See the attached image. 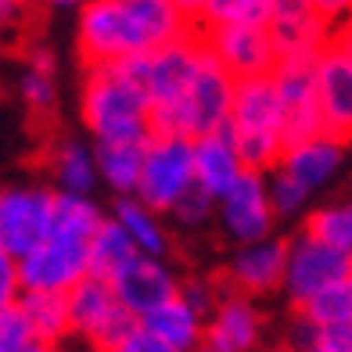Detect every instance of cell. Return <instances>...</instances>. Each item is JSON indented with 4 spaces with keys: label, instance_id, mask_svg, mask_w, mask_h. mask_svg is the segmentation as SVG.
I'll list each match as a JSON object with an SVG mask.
<instances>
[{
    "label": "cell",
    "instance_id": "6da1fadb",
    "mask_svg": "<svg viewBox=\"0 0 352 352\" xmlns=\"http://www.w3.org/2000/svg\"><path fill=\"white\" fill-rule=\"evenodd\" d=\"M79 111L94 144H148L155 137L151 98L122 65L87 69Z\"/></svg>",
    "mask_w": 352,
    "mask_h": 352
},
{
    "label": "cell",
    "instance_id": "7a4b0ae2",
    "mask_svg": "<svg viewBox=\"0 0 352 352\" xmlns=\"http://www.w3.org/2000/svg\"><path fill=\"white\" fill-rule=\"evenodd\" d=\"M234 90L237 79L219 65L205 47V58L190 79L187 94L180 98V104L169 111H155L151 116V130L155 133H176V137H209L223 126H230V111H234Z\"/></svg>",
    "mask_w": 352,
    "mask_h": 352
},
{
    "label": "cell",
    "instance_id": "3957f363",
    "mask_svg": "<svg viewBox=\"0 0 352 352\" xmlns=\"http://www.w3.org/2000/svg\"><path fill=\"white\" fill-rule=\"evenodd\" d=\"M76 51L83 69H101L148 54L151 43L126 0H87L76 19Z\"/></svg>",
    "mask_w": 352,
    "mask_h": 352
},
{
    "label": "cell",
    "instance_id": "277c9868",
    "mask_svg": "<svg viewBox=\"0 0 352 352\" xmlns=\"http://www.w3.org/2000/svg\"><path fill=\"white\" fill-rule=\"evenodd\" d=\"M65 298H69V316H72V338H79L90 352H111L140 324L137 316H130L119 306L111 280L87 274Z\"/></svg>",
    "mask_w": 352,
    "mask_h": 352
},
{
    "label": "cell",
    "instance_id": "5b68a950",
    "mask_svg": "<svg viewBox=\"0 0 352 352\" xmlns=\"http://www.w3.org/2000/svg\"><path fill=\"white\" fill-rule=\"evenodd\" d=\"M195 184V140L176 133H155L144 158V176L137 187V201H144L155 216H169L176 198Z\"/></svg>",
    "mask_w": 352,
    "mask_h": 352
},
{
    "label": "cell",
    "instance_id": "8992f818",
    "mask_svg": "<svg viewBox=\"0 0 352 352\" xmlns=\"http://www.w3.org/2000/svg\"><path fill=\"white\" fill-rule=\"evenodd\" d=\"M349 277H352V259L342 255L338 248L316 241L306 230L287 237V270H284L280 292H284L292 309H302L309 298H316L324 292V287L349 280Z\"/></svg>",
    "mask_w": 352,
    "mask_h": 352
},
{
    "label": "cell",
    "instance_id": "52a82bcc",
    "mask_svg": "<svg viewBox=\"0 0 352 352\" xmlns=\"http://www.w3.org/2000/svg\"><path fill=\"white\" fill-rule=\"evenodd\" d=\"M54 187H0V248L14 259H25L51 234Z\"/></svg>",
    "mask_w": 352,
    "mask_h": 352
},
{
    "label": "cell",
    "instance_id": "ba28073f",
    "mask_svg": "<svg viewBox=\"0 0 352 352\" xmlns=\"http://www.w3.org/2000/svg\"><path fill=\"white\" fill-rule=\"evenodd\" d=\"M274 83L284 104V148L324 137L316 101V58H284L274 69Z\"/></svg>",
    "mask_w": 352,
    "mask_h": 352
},
{
    "label": "cell",
    "instance_id": "9c48e42d",
    "mask_svg": "<svg viewBox=\"0 0 352 352\" xmlns=\"http://www.w3.org/2000/svg\"><path fill=\"white\" fill-rule=\"evenodd\" d=\"M90 274V245L47 234V241L19 259L22 292H54L69 295Z\"/></svg>",
    "mask_w": 352,
    "mask_h": 352
},
{
    "label": "cell",
    "instance_id": "30bf717a",
    "mask_svg": "<svg viewBox=\"0 0 352 352\" xmlns=\"http://www.w3.org/2000/svg\"><path fill=\"white\" fill-rule=\"evenodd\" d=\"M209 54L227 69L237 83L241 79H255V76H274L277 69V47L270 29L263 25H245V22H234V25H216V29H205L201 33Z\"/></svg>",
    "mask_w": 352,
    "mask_h": 352
},
{
    "label": "cell",
    "instance_id": "8fae6325",
    "mask_svg": "<svg viewBox=\"0 0 352 352\" xmlns=\"http://www.w3.org/2000/svg\"><path fill=\"white\" fill-rule=\"evenodd\" d=\"M216 219L223 223L227 237H234L237 245H255L274 237V201H270V187H266V173H252L245 169V176L237 180L227 195L219 198V212Z\"/></svg>",
    "mask_w": 352,
    "mask_h": 352
},
{
    "label": "cell",
    "instance_id": "7c38bea8",
    "mask_svg": "<svg viewBox=\"0 0 352 352\" xmlns=\"http://www.w3.org/2000/svg\"><path fill=\"white\" fill-rule=\"evenodd\" d=\"M205 58V40L195 29L190 36L166 43L158 51L148 54V98H151V116L155 111H169L180 104V98L187 94L190 79H195L198 65Z\"/></svg>",
    "mask_w": 352,
    "mask_h": 352
},
{
    "label": "cell",
    "instance_id": "4fadbf2b",
    "mask_svg": "<svg viewBox=\"0 0 352 352\" xmlns=\"http://www.w3.org/2000/svg\"><path fill=\"white\" fill-rule=\"evenodd\" d=\"M111 287H116V298L119 306L144 320L151 316L155 309H162L166 302L180 298V287L184 277L166 263V259H155V255H137V259L122 270V274L111 277Z\"/></svg>",
    "mask_w": 352,
    "mask_h": 352
},
{
    "label": "cell",
    "instance_id": "5bb4252c",
    "mask_svg": "<svg viewBox=\"0 0 352 352\" xmlns=\"http://www.w3.org/2000/svg\"><path fill=\"white\" fill-rule=\"evenodd\" d=\"M284 270H287V237H266V241L237 248L219 280L227 292L263 298L284 287Z\"/></svg>",
    "mask_w": 352,
    "mask_h": 352
},
{
    "label": "cell",
    "instance_id": "9a60e30c",
    "mask_svg": "<svg viewBox=\"0 0 352 352\" xmlns=\"http://www.w3.org/2000/svg\"><path fill=\"white\" fill-rule=\"evenodd\" d=\"M316 101L324 133L338 144L352 140V58L327 43L316 58Z\"/></svg>",
    "mask_w": 352,
    "mask_h": 352
},
{
    "label": "cell",
    "instance_id": "2e32d148",
    "mask_svg": "<svg viewBox=\"0 0 352 352\" xmlns=\"http://www.w3.org/2000/svg\"><path fill=\"white\" fill-rule=\"evenodd\" d=\"M266 334V320L255 298L223 292L216 313L205 324V345L212 352H259Z\"/></svg>",
    "mask_w": 352,
    "mask_h": 352
},
{
    "label": "cell",
    "instance_id": "e0dca14e",
    "mask_svg": "<svg viewBox=\"0 0 352 352\" xmlns=\"http://www.w3.org/2000/svg\"><path fill=\"white\" fill-rule=\"evenodd\" d=\"M270 36H274L277 58H320L331 43V25L313 11L309 0H274L270 14Z\"/></svg>",
    "mask_w": 352,
    "mask_h": 352
},
{
    "label": "cell",
    "instance_id": "ac0fdd59",
    "mask_svg": "<svg viewBox=\"0 0 352 352\" xmlns=\"http://www.w3.org/2000/svg\"><path fill=\"white\" fill-rule=\"evenodd\" d=\"M245 176V158L237 151V137L230 126L195 140V184H201L219 201Z\"/></svg>",
    "mask_w": 352,
    "mask_h": 352
},
{
    "label": "cell",
    "instance_id": "d6986e66",
    "mask_svg": "<svg viewBox=\"0 0 352 352\" xmlns=\"http://www.w3.org/2000/svg\"><path fill=\"white\" fill-rule=\"evenodd\" d=\"M342 158H345V144L331 140L324 133V137H313V140H302L295 148H287L277 169L287 173L295 184H302L313 195V190H320L334 173H338Z\"/></svg>",
    "mask_w": 352,
    "mask_h": 352
},
{
    "label": "cell",
    "instance_id": "ffe728a7",
    "mask_svg": "<svg viewBox=\"0 0 352 352\" xmlns=\"http://www.w3.org/2000/svg\"><path fill=\"white\" fill-rule=\"evenodd\" d=\"M47 173H51V184H54L58 195H90V190L101 184L94 148H87V144H79V140L54 144L51 158H47Z\"/></svg>",
    "mask_w": 352,
    "mask_h": 352
},
{
    "label": "cell",
    "instance_id": "44dd1931",
    "mask_svg": "<svg viewBox=\"0 0 352 352\" xmlns=\"http://www.w3.org/2000/svg\"><path fill=\"white\" fill-rule=\"evenodd\" d=\"M151 144V140H148ZM148 144H94L101 184L116 190V198H137Z\"/></svg>",
    "mask_w": 352,
    "mask_h": 352
},
{
    "label": "cell",
    "instance_id": "7402d4cb",
    "mask_svg": "<svg viewBox=\"0 0 352 352\" xmlns=\"http://www.w3.org/2000/svg\"><path fill=\"white\" fill-rule=\"evenodd\" d=\"M19 306L33 327L36 342L47 349H58L72 338V316H69V298L54 292H22Z\"/></svg>",
    "mask_w": 352,
    "mask_h": 352
},
{
    "label": "cell",
    "instance_id": "603a6c76",
    "mask_svg": "<svg viewBox=\"0 0 352 352\" xmlns=\"http://www.w3.org/2000/svg\"><path fill=\"white\" fill-rule=\"evenodd\" d=\"M140 324L148 327L151 334H158V338H162L169 349H176V352H198L205 345V320L190 309L184 298L166 302L162 309L144 316Z\"/></svg>",
    "mask_w": 352,
    "mask_h": 352
},
{
    "label": "cell",
    "instance_id": "cb8c5ba5",
    "mask_svg": "<svg viewBox=\"0 0 352 352\" xmlns=\"http://www.w3.org/2000/svg\"><path fill=\"white\" fill-rule=\"evenodd\" d=\"M111 216L122 223V230L130 234V241L137 245L140 255H155V259H166V255H169V234L162 227V216H155L144 201H137V198H116Z\"/></svg>",
    "mask_w": 352,
    "mask_h": 352
},
{
    "label": "cell",
    "instance_id": "d4e9b609",
    "mask_svg": "<svg viewBox=\"0 0 352 352\" xmlns=\"http://www.w3.org/2000/svg\"><path fill=\"white\" fill-rule=\"evenodd\" d=\"M137 245L130 241V234L122 230V223L108 212V219L101 223V230L90 237V277L111 280L116 274H122L126 266L137 259Z\"/></svg>",
    "mask_w": 352,
    "mask_h": 352
},
{
    "label": "cell",
    "instance_id": "484cf974",
    "mask_svg": "<svg viewBox=\"0 0 352 352\" xmlns=\"http://www.w3.org/2000/svg\"><path fill=\"white\" fill-rule=\"evenodd\" d=\"M104 219H108V212L90 195H58L54 190V219H51L54 237H69V241L90 245V237L101 230Z\"/></svg>",
    "mask_w": 352,
    "mask_h": 352
},
{
    "label": "cell",
    "instance_id": "4316f807",
    "mask_svg": "<svg viewBox=\"0 0 352 352\" xmlns=\"http://www.w3.org/2000/svg\"><path fill=\"white\" fill-rule=\"evenodd\" d=\"M302 230L313 234L316 241L338 248L342 255H349V259H352V201L324 205V209L306 212V219H302Z\"/></svg>",
    "mask_w": 352,
    "mask_h": 352
},
{
    "label": "cell",
    "instance_id": "83f0119b",
    "mask_svg": "<svg viewBox=\"0 0 352 352\" xmlns=\"http://www.w3.org/2000/svg\"><path fill=\"white\" fill-rule=\"evenodd\" d=\"M270 14H274V0H205L198 33L216 25H234V22L270 29Z\"/></svg>",
    "mask_w": 352,
    "mask_h": 352
},
{
    "label": "cell",
    "instance_id": "f1b7e54d",
    "mask_svg": "<svg viewBox=\"0 0 352 352\" xmlns=\"http://www.w3.org/2000/svg\"><path fill=\"white\" fill-rule=\"evenodd\" d=\"M298 313H306L316 327H331V324L352 320V277L324 287V292H320L316 298H309Z\"/></svg>",
    "mask_w": 352,
    "mask_h": 352
},
{
    "label": "cell",
    "instance_id": "f546056e",
    "mask_svg": "<svg viewBox=\"0 0 352 352\" xmlns=\"http://www.w3.org/2000/svg\"><path fill=\"white\" fill-rule=\"evenodd\" d=\"M216 212H219V201L201 184H190L184 195L176 198L169 219L180 223V227H187V230H195V227H205L209 219H216Z\"/></svg>",
    "mask_w": 352,
    "mask_h": 352
},
{
    "label": "cell",
    "instance_id": "4dcf8cb0",
    "mask_svg": "<svg viewBox=\"0 0 352 352\" xmlns=\"http://www.w3.org/2000/svg\"><path fill=\"white\" fill-rule=\"evenodd\" d=\"M19 94H22V101L29 104V111H33V116H51L54 104H58L54 72H43V69L25 65V72H22V79H19Z\"/></svg>",
    "mask_w": 352,
    "mask_h": 352
},
{
    "label": "cell",
    "instance_id": "1f68e13d",
    "mask_svg": "<svg viewBox=\"0 0 352 352\" xmlns=\"http://www.w3.org/2000/svg\"><path fill=\"white\" fill-rule=\"evenodd\" d=\"M266 187H270V201H274V212H277V219L284 216V219H292V216H302L306 212V205H309V190L302 187V184H295L287 173H280V169H274V173H266Z\"/></svg>",
    "mask_w": 352,
    "mask_h": 352
},
{
    "label": "cell",
    "instance_id": "d6a6232c",
    "mask_svg": "<svg viewBox=\"0 0 352 352\" xmlns=\"http://www.w3.org/2000/svg\"><path fill=\"white\" fill-rule=\"evenodd\" d=\"M223 280H219V274L216 277H184V287H180V298L187 302L190 309H195L205 324H209V316L216 313V306H219V298H223Z\"/></svg>",
    "mask_w": 352,
    "mask_h": 352
},
{
    "label": "cell",
    "instance_id": "836d02e7",
    "mask_svg": "<svg viewBox=\"0 0 352 352\" xmlns=\"http://www.w3.org/2000/svg\"><path fill=\"white\" fill-rule=\"evenodd\" d=\"M33 342H36V334L29 327V320H25L19 302L8 309H0V352H22Z\"/></svg>",
    "mask_w": 352,
    "mask_h": 352
},
{
    "label": "cell",
    "instance_id": "e575fe53",
    "mask_svg": "<svg viewBox=\"0 0 352 352\" xmlns=\"http://www.w3.org/2000/svg\"><path fill=\"white\" fill-rule=\"evenodd\" d=\"M284 345H292L295 352H313L320 345V327L306 313L292 309V320H287V331H284Z\"/></svg>",
    "mask_w": 352,
    "mask_h": 352
},
{
    "label": "cell",
    "instance_id": "d590c367",
    "mask_svg": "<svg viewBox=\"0 0 352 352\" xmlns=\"http://www.w3.org/2000/svg\"><path fill=\"white\" fill-rule=\"evenodd\" d=\"M22 298V277H19V259L0 248V309L14 306Z\"/></svg>",
    "mask_w": 352,
    "mask_h": 352
},
{
    "label": "cell",
    "instance_id": "8d00e7d4",
    "mask_svg": "<svg viewBox=\"0 0 352 352\" xmlns=\"http://www.w3.org/2000/svg\"><path fill=\"white\" fill-rule=\"evenodd\" d=\"M111 352H176V349H169L162 338H158V334H151L144 324H137L130 334H126V338L111 349Z\"/></svg>",
    "mask_w": 352,
    "mask_h": 352
},
{
    "label": "cell",
    "instance_id": "74e56055",
    "mask_svg": "<svg viewBox=\"0 0 352 352\" xmlns=\"http://www.w3.org/2000/svg\"><path fill=\"white\" fill-rule=\"evenodd\" d=\"M316 349H324V352H352V320L320 327V345Z\"/></svg>",
    "mask_w": 352,
    "mask_h": 352
},
{
    "label": "cell",
    "instance_id": "f35d334b",
    "mask_svg": "<svg viewBox=\"0 0 352 352\" xmlns=\"http://www.w3.org/2000/svg\"><path fill=\"white\" fill-rule=\"evenodd\" d=\"M309 4H313V11L320 14V19L331 25V33L352 19V0H309Z\"/></svg>",
    "mask_w": 352,
    "mask_h": 352
},
{
    "label": "cell",
    "instance_id": "ab89813d",
    "mask_svg": "<svg viewBox=\"0 0 352 352\" xmlns=\"http://www.w3.org/2000/svg\"><path fill=\"white\" fill-rule=\"evenodd\" d=\"M29 4H33V0H0V33L19 29L29 14Z\"/></svg>",
    "mask_w": 352,
    "mask_h": 352
},
{
    "label": "cell",
    "instance_id": "60d3db41",
    "mask_svg": "<svg viewBox=\"0 0 352 352\" xmlns=\"http://www.w3.org/2000/svg\"><path fill=\"white\" fill-rule=\"evenodd\" d=\"M331 43H334V47H342V51L352 58V19H349L345 25L334 29V33H331Z\"/></svg>",
    "mask_w": 352,
    "mask_h": 352
},
{
    "label": "cell",
    "instance_id": "b9f144b4",
    "mask_svg": "<svg viewBox=\"0 0 352 352\" xmlns=\"http://www.w3.org/2000/svg\"><path fill=\"white\" fill-rule=\"evenodd\" d=\"M176 8H180L187 19H190V25L198 29V19H201V8H205V0H173Z\"/></svg>",
    "mask_w": 352,
    "mask_h": 352
},
{
    "label": "cell",
    "instance_id": "7bdbcfd3",
    "mask_svg": "<svg viewBox=\"0 0 352 352\" xmlns=\"http://www.w3.org/2000/svg\"><path fill=\"white\" fill-rule=\"evenodd\" d=\"M47 8H83L87 0H43Z\"/></svg>",
    "mask_w": 352,
    "mask_h": 352
},
{
    "label": "cell",
    "instance_id": "ee69618b",
    "mask_svg": "<svg viewBox=\"0 0 352 352\" xmlns=\"http://www.w3.org/2000/svg\"><path fill=\"white\" fill-rule=\"evenodd\" d=\"M259 352H295L292 345H284V342H277V345H263Z\"/></svg>",
    "mask_w": 352,
    "mask_h": 352
},
{
    "label": "cell",
    "instance_id": "f6af8a7d",
    "mask_svg": "<svg viewBox=\"0 0 352 352\" xmlns=\"http://www.w3.org/2000/svg\"><path fill=\"white\" fill-rule=\"evenodd\" d=\"M22 352H51V349H47V345H40V342H33V345H29V349H22Z\"/></svg>",
    "mask_w": 352,
    "mask_h": 352
},
{
    "label": "cell",
    "instance_id": "bcb514c9",
    "mask_svg": "<svg viewBox=\"0 0 352 352\" xmlns=\"http://www.w3.org/2000/svg\"><path fill=\"white\" fill-rule=\"evenodd\" d=\"M198 352H212V349H209V345H201V349H198Z\"/></svg>",
    "mask_w": 352,
    "mask_h": 352
},
{
    "label": "cell",
    "instance_id": "7dc6e473",
    "mask_svg": "<svg viewBox=\"0 0 352 352\" xmlns=\"http://www.w3.org/2000/svg\"><path fill=\"white\" fill-rule=\"evenodd\" d=\"M51 352H69V349H51Z\"/></svg>",
    "mask_w": 352,
    "mask_h": 352
}]
</instances>
